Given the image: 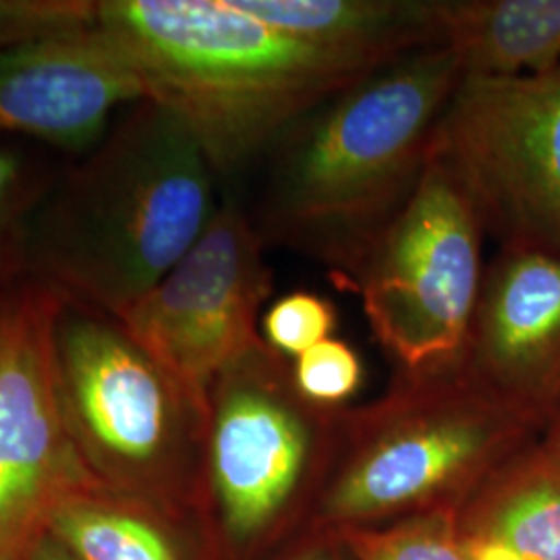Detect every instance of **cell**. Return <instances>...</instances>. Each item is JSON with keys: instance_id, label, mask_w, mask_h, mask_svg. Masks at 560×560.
Segmentation results:
<instances>
[{"instance_id": "obj_1", "label": "cell", "mask_w": 560, "mask_h": 560, "mask_svg": "<svg viewBox=\"0 0 560 560\" xmlns=\"http://www.w3.org/2000/svg\"><path fill=\"white\" fill-rule=\"evenodd\" d=\"M217 171L177 113L140 101L55 180L27 235L25 279L119 318L214 219Z\"/></svg>"}, {"instance_id": "obj_2", "label": "cell", "mask_w": 560, "mask_h": 560, "mask_svg": "<svg viewBox=\"0 0 560 560\" xmlns=\"http://www.w3.org/2000/svg\"><path fill=\"white\" fill-rule=\"evenodd\" d=\"M460 78L444 48H423L291 125L268 152L270 177L256 224L264 241L320 261L349 287L423 179L436 122Z\"/></svg>"}, {"instance_id": "obj_3", "label": "cell", "mask_w": 560, "mask_h": 560, "mask_svg": "<svg viewBox=\"0 0 560 560\" xmlns=\"http://www.w3.org/2000/svg\"><path fill=\"white\" fill-rule=\"evenodd\" d=\"M96 30L143 101L187 122L217 175L266 156L291 125L381 69L295 40L237 0H101Z\"/></svg>"}, {"instance_id": "obj_4", "label": "cell", "mask_w": 560, "mask_h": 560, "mask_svg": "<svg viewBox=\"0 0 560 560\" xmlns=\"http://www.w3.org/2000/svg\"><path fill=\"white\" fill-rule=\"evenodd\" d=\"M540 439L455 361L402 372L381 399L340 409L335 457L307 527L351 532L455 513Z\"/></svg>"}, {"instance_id": "obj_5", "label": "cell", "mask_w": 560, "mask_h": 560, "mask_svg": "<svg viewBox=\"0 0 560 560\" xmlns=\"http://www.w3.org/2000/svg\"><path fill=\"white\" fill-rule=\"evenodd\" d=\"M340 409L301 397L291 360L264 340L214 378L203 483L231 550L277 552L310 525L335 457Z\"/></svg>"}, {"instance_id": "obj_6", "label": "cell", "mask_w": 560, "mask_h": 560, "mask_svg": "<svg viewBox=\"0 0 560 560\" xmlns=\"http://www.w3.org/2000/svg\"><path fill=\"white\" fill-rule=\"evenodd\" d=\"M55 363L71 434L96 476L164 497L203 480L208 400L154 360L117 318L62 301Z\"/></svg>"}, {"instance_id": "obj_7", "label": "cell", "mask_w": 560, "mask_h": 560, "mask_svg": "<svg viewBox=\"0 0 560 560\" xmlns=\"http://www.w3.org/2000/svg\"><path fill=\"white\" fill-rule=\"evenodd\" d=\"M430 161L459 185L501 247L560 256V65L511 80L460 78Z\"/></svg>"}, {"instance_id": "obj_8", "label": "cell", "mask_w": 560, "mask_h": 560, "mask_svg": "<svg viewBox=\"0 0 560 560\" xmlns=\"http://www.w3.org/2000/svg\"><path fill=\"white\" fill-rule=\"evenodd\" d=\"M483 229L459 185L428 162L416 194L361 261L349 287L402 372L457 360L480 298Z\"/></svg>"}, {"instance_id": "obj_9", "label": "cell", "mask_w": 560, "mask_h": 560, "mask_svg": "<svg viewBox=\"0 0 560 560\" xmlns=\"http://www.w3.org/2000/svg\"><path fill=\"white\" fill-rule=\"evenodd\" d=\"M62 301L32 279L0 289V560H27L60 504L102 483L60 400L55 324Z\"/></svg>"}, {"instance_id": "obj_10", "label": "cell", "mask_w": 560, "mask_h": 560, "mask_svg": "<svg viewBox=\"0 0 560 560\" xmlns=\"http://www.w3.org/2000/svg\"><path fill=\"white\" fill-rule=\"evenodd\" d=\"M258 226L235 201L219 206L185 258L117 320L191 393L208 400L222 370L260 342L272 293Z\"/></svg>"}, {"instance_id": "obj_11", "label": "cell", "mask_w": 560, "mask_h": 560, "mask_svg": "<svg viewBox=\"0 0 560 560\" xmlns=\"http://www.w3.org/2000/svg\"><path fill=\"white\" fill-rule=\"evenodd\" d=\"M455 363L541 439L560 434V256L501 247Z\"/></svg>"}, {"instance_id": "obj_12", "label": "cell", "mask_w": 560, "mask_h": 560, "mask_svg": "<svg viewBox=\"0 0 560 560\" xmlns=\"http://www.w3.org/2000/svg\"><path fill=\"white\" fill-rule=\"evenodd\" d=\"M141 83L98 30L0 48V138L90 152Z\"/></svg>"}, {"instance_id": "obj_13", "label": "cell", "mask_w": 560, "mask_h": 560, "mask_svg": "<svg viewBox=\"0 0 560 560\" xmlns=\"http://www.w3.org/2000/svg\"><path fill=\"white\" fill-rule=\"evenodd\" d=\"M467 560H560V444L534 441L455 511Z\"/></svg>"}, {"instance_id": "obj_14", "label": "cell", "mask_w": 560, "mask_h": 560, "mask_svg": "<svg viewBox=\"0 0 560 560\" xmlns=\"http://www.w3.org/2000/svg\"><path fill=\"white\" fill-rule=\"evenodd\" d=\"M434 48L463 78L511 80L560 65V0H428Z\"/></svg>"}, {"instance_id": "obj_15", "label": "cell", "mask_w": 560, "mask_h": 560, "mask_svg": "<svg viewBox=\"0 0 560 560\" xmlns=\"http://www.w3.org/2000/svg\"><path fill=\"white\" fill-rule=\"evenodd\" d=\"M282 34L326 52L384 67L434 48L428 0H237Z\"/></svg>"}, {"instance_id": "obj_16", "label": "cell", "mask_w": 560, "mask_h": 560, "mask_svg": "<svg viewBox=\"0 0 560 560\" xmlns=\"http://www.w3.org/2000/svg\"><path fill=\"white\" fill-rule=\"evenodd\" d=\"M96 486L60 504L48 525L75 560H201L171 521Z\"/></svg>"}, {"instance_id": "obj_17", "label": "cell", "mask_w": 560, "mask_h": 560, "mask_svg": "<svg viewBox=\"0 0 560 560\" xmlns=\"http://www.w3.org/2000/svg\"><path fill=\"white\" fill-rule=\"evenodd\" d=\"M52 185L32 152L0 138V289L25 279L30 226Z\"/></svg>"}, {"instance_id": "obj_18", "label": "cell", "mask_w": 560, "mask_h": 560, "mask_svg": "<svg viewBox=\"0 0 560 560\" xmlns=\"http://www.w3.org/2000/svg\"><path fill=\"white\" fill-rule=\"evenodd\" d=\"M353 560H467L455 513H430L381 527L337 532Z\"/></svg>"}, {"instance_id": "obj_19", "label": "cell", "mask_w": 560, "mask_h": 560, "mask_svg": "<svg viewBox=\"0 0 560 560\" xmlns=\"http://www.w3.org/2000/svg\"><path fill=\"white\" fill-rule=\"evenodd\" d=\"M337 328V307L312 291H293L268 305L260 322V337L272 351L298 360Z\"/></svg>"}, {"instance_id": "obj_20", "label": "cell", "mask_w": 560, "mask_h": 560, "mask_svg": "<svg viewBox=\"0 0 560 560\" xmlns=\"http://www.w3.org/2000/svg\"><path fill=\"white\" fill-rule=\"evenodd\" d=\"M295 388L301 397L328 407H347L363 382L360 353L345 340L326 339L291 361Z\"/></svg>"}, {"instance_id": "obj_21", "label": "cell", "mask_w": 560, "mask_h": 560, "mask_svg": "<svg viewBox=\"0 0 560 560\" xmlns=\"http://www.w3.org/2000/svg\"><path fill=\"white\" fill-rule=\"evenodd\" d=\"M272 560H353V557L337 532L305 527L300 536L279 548Z\"/></svg>"}, {"instance_id": "obj_22", "label": "cell", "mask_w": 560, "mask_h": 560, "mask_svg": "<svg viewBox=\"0 0 560 560\" xmlns=\"http://www.w3.org/2000/svg\"><path fill=\"white\" fill-rule=\"evenodd\" d=\"M27 560H75L59 541L55 540L52 536H46L42 538L40 544L32 550V555L27 557Z\"/></svg>"}, {"instance_id": "obj_23", "label": "cell", "mask_w": 560, "mask_h": 560, "mask_svg": "<svg viewBox=\"0 0 560 560\" xmlns=\"http://www.w3.org/2000/svg\"><path fill=\"white\" fill-rule=\"evenodd\" d=\"M2 11H4V0H0V20H2Z\"/></svg>"}, {"instance_id": "obj_24", "label": "cell", "mask_w": 560, "mask_h": 560, "mask_svg": "<svg viewBox=\"0 0 560 560\" xmlns=\"http://www.w3.org/2000/svg\"><path fill=\"white\" fill-rule=\"evenodd\" d=\"M546 441H552V442H557V444H560V434H557V436H555V439H546Z\"/></svg>"}]
</instances>
